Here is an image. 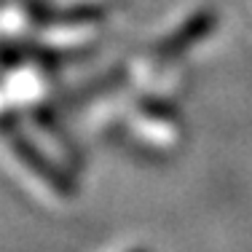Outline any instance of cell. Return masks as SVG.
Returning a JSON list of instances; mask_svg holds the SVG:
<instances>
[{"instance_id": "6da1fadb", "label": "cell", "mask_w": 252, "mask_h": 252, "mask_svg": "<svg viewBox=\"0 0 252 252\" xmlns=\"http://www.w3.org/2000/svg\"><path fill=\"white\" fill-rule=\"evenodd\" d=\"M107 116L118 124V134L131 151L145 156H172L183 145V118L166 97L145 94L129 107H116L107 102Z\"/></svg>"}, {"instance_id": "7a4b0ae2", "label": "cell", "mask_w": 252, "mask_h": 252, "mask_svg": "<svg viewBox=\"0 0 252 252\" xmlns=\"http://www.w3.org/2000/svg\"><path fill=\"white\" fill-rule=\"evenodd\" d=\"M110 22V3H78L62 11H51L43 0L32 38L43 40L46 54H81L107 32Z\"/></svg>"}, {"instance_id": "3957f363", "label": "cell", "mask_w": 252, "mask_h": 252, "mask_svg": "<svg viewBox=\"0 0 252 252\" xmlns=\"http://www.w3.org/2000/svg\"><path fill=\"white\" fill-rule=\"evenodd\" d=\"M5 161L16 166L19 183L43 204H64L73 193L67 166H62L54 156L40 151L30 137H16L8 126H5Z\"/></svg>"}, {"instance_id": "277c9868", "label": "cell", "mask_w": 252, "mask_h": 252, "mask_svg": "<svg viewBox=\"0 0 252 252\" xmlns=\"http://www.w3.org/2000/svg\"><path fill=\"white\" fill-rule=\"evenodd\" d=\"M105 252H151V250L134 247V244H118V247H113V250H105Z\"/></svg>"}]
</instances>
